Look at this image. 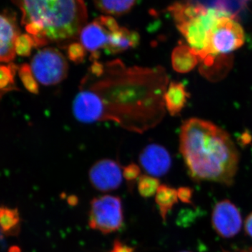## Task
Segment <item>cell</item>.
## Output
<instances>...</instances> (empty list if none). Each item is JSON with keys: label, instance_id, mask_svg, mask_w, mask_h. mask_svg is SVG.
Wrapping results in <instances>:
<instances>
[{"label": "cell", "instance_id": "cell-1", "mask_svg": "<svg viewBox=\"0 0 252 252\" xmlns=\"http://www.w3.org/2000/svg\"><path fill=\"white\" fill-rule=\"evenodd\" d=\"M167 85L161 67L127 66L119 59L94 61L81 79L73 114L84 124L113 122L125 130L144 133L165 116Z\"/></svg>", "mask_w": 252, "mask_h": 252}, {"label": "cell", "instance_id": "cell-2", "mask_svg": "<svg viewBox=\"0 0 252 252\" xmlns=\"http://www.w3.org/2000/svg\"><path fill=\"white\" fill-rule=\"evenodd\" d=\"M180 149L193 180L233 185L239 154L225 130L208 121L189 119L181 127Z\"/></svg>", "mask_w": 252, "mask_h": 252}, {"label": "cell", "instance_id": "cell-3", "mask_svg": "<svg viewBox=\"0 0 252 252\" xmlns=\"http://www.w3.org/2000/svg\"><path fill=\"white\" fill-rule=\"evenodd\" d=\"M22 23L35 48L75 39L87 21L84 0H17Z\"/></svg>", "mask_w": 252, "mask_h": 252}, {"label": "cell", "instance_id": "cell-4", "mask_svg": "<svg viewBox=\"0 0 252 252\" xmlns=\"http://www.w3.org/2000/svg\"><path fill=\"white\" fill-rule=\"evenodd\" d=\"M169 9L177 28L185 36L187 45L197 55L199 61L209 66V46L212 28L220 16L233 14L217 8H207L190 3H176Z\"/></svg>", "mask_w": 252, "mask_h": 252}, {"label": "cell", "instance_id": "cell-5", "mask_svg": "<svg viewBox=\"0 0 252 252\" xmlns=\"http://www.w3.org/2000/svg\"><path fill=\"white\" fill-rule=\"evenodd\" d=\"M233 15H225L217 19L210 38V64L217 56L229 54L245 44V32Z\"/></svg>", "mask_w": 252, "mask_h": 252}, {"label": "cell", "instance_id": "cell-6", "mask_svg": "<svg viewBox=\"0 0 252 252\" xmlns=\"http://www.w3.org/2000/svg\"><path fill=\"white\" fill-rule=\"evenodd\" d=\"M123 223L124 212L119 197L107 195L91 200L89 218L91 229L109 234L120 229Z\"/></svg>", "mask_w": 252, "mask_h": 252}, {"label": "cell", "instance_id": "cell-7", "mask_svg": "<svg viewBox=\"0 0 252 252\" xmlns=\"http://www.w3.org/2000/svg\"><path fill=\"white\" fill-rule=\"evenodd\" d=\"M32 72L43 86H55L67 77L69 65L59 49L48 47L39 50L31 60Z\"/></svg>", "mask_w": 252, "mask_h": 252}, {"label": "cell", "instance_id": "cell-8", "mask_svg": "<svg viewBox=\"0 0 252 252\" xmlns=\"http://www.w3.org/2000/svg\"><path fill=\"white\" fill-rule=\"evenodd\" d=\"M120 27L114 18L100 16L92 23L86 25L79 34L81 44L86 51L91 53V60L94 62L99 59V50L104 49L108 43L111 33Z\"/></svg>", "mask_w": 252, "mask_h": 252}, {"label": "cell", "instance_id": "cell-9", "mask_svg": "<svg viewBox=\"0 0 252 252\" xmlns=\"http://www.w3.org/2000/svg\"><path fill=\"white\" fill-rule=\"evenodd\" d=\"M212 224L217 234L224 238H230L240 232L243 220L238 207L230 200H223L214 207Z\"/></svg>", "mask_w": 252, "mask_h": 252}, {"label": "cell", "instance_id": "cell-10", "mask_svg": "<svg viewBox=\"0 0 252 252\" xmlns=\"http://www.w3.org/2000/svg\"><path fill=\"white\" fill-rule=\"evenodd\" d=\"M120 165L112 159L104 158L94 162L89 170V180L96 190L109 192L119 188L122 183Z\"/></svg>", "mask_w": 252, "mask_h": 252}, {"label": "cell", "instance_id": "cell-11", "mask_svg": "<svg viewBox=\"0 0 252 252\" xmlns=\"http://www.w3.org/2000/svg\"><path fill=\"white\" fill-rule=\"evenodd\" d=\"M139 161L148 175L160 177L166 175L171 168V156L165 147L158 144H151L141 152Z\"/></svg>", "mask_w": 252, "mask_h": 252}, {"label": "cell", "instance_id": "cell-12", "mask_svg": "<svg viewBox=\"0 0 252 252\" xmlns=\"http://www.w3.org/2000/svg\"><path fill=\"white\" fill-rule=\"evenodd\" d=\"M21 34L14 17L0 14V63H13L16 56V43Z\"/></svg>", "mask_w": 252, "mask_h": 252}, {"label": "cell", "instance_id": "cell-13", "mask_svg": "<svg viewBox=\"0 0 252 252\" xmlns=\"http://www.w3.org/2000/svg\"><path fill=\"white\" fill-rule=\"evenodd\" d=\"M140 39L138 33L120 27L118 31L111 33L104 50L109 54H119L130 48H135L139 45Z\"/></svg>", "mask_w": 252, "mask_h": 252}, {"label": "cell", "instance_id": "cell-14", "mask_svg": "<svg viewBox=\"0 0 252 252\" xmlns=\"http://www.w3.org/2000/svg\"><path fill=\"white\" fill-rule=\"evenodd\" d=\"M189 97V94L183 84L172 81L169 84L164 95L165 109L170 115H177L185 107Z\"/></svg>", "mask_w": 252, "mask_h": 252}, {"label": "cell", "instance_id": "cell-15", "mask_svg": "<svg viewBox=\"0 0 252 252\" xmlns=\"http://www.w3.org/2000/svg\"><path fill=\"white\" fill-rule=\"evenodd\" d=\"M199 59L193 50L187 44H180L172 53V68L178 73H188L198 64Z\"/></svg>", "mask_w": 252, "mask_h": 252}, {"label": "cell", "instance_id": "cell-16", "mask_svg": "<svg viewBox=\"0 0 252 252\" xmlns=\"http://www.w3.org/2000/svg\"><path fill=\"white\" fill-rule=\"evenodd\" d=\"M177 190L166 185H161L156 193V203L158 207L159 212L162 220H166L167 213L172 210L178 202Z\"/></svg>", "mask_w": 252, "mask_h": 252}, {"label": "cell", "instance_id": "cell-17", "mask_svg": "<svg viewBox=\"0 0 252 252\" xmlns=\"http://www.w3.org/2000/svg\"><path fill=\"white\" fill-rule=\"evenodd\" d=\"M20 219L18 209L0 207V230L4 234L17 233L19 230Z\"/></svg>", "mask_w": 252, "mask_h": 252}, {"label": "cell", "instance_id": "cell-18", "mask_svg": "<svg viewBox=\"0 0 252 252\" xmlns=\"http://www.w3.org/2000/svg\"><path fill=\"white\" fill-rule=\"evenodd\" d=\"M96 7L105 14L122 15L132 9L137 0H94Z\"/></svg>", "mask_w": 252, "mask_h": 252}, {"label": "cell", "instance_id": "cell-19", "mask_svg": "<svg viewBox=\"0 0 252 252\" xmlns=\"http://www.w3.org/2000/svg\"><path fill=\"white\" fill-rule=\"evenodd\" d=\"M18 67L14 63L0 64V96L16 90L15 83Z\"/></svg>", "mask_w": 252, "mask_h": 252}, {"label": "cell", "instance_id": "cell-20", "mask_svg": "<svg viewBox=\"0 0 252 252\" xmlns=\"http://www.w3.org/2000/svg\"><path fill=\"white\" fill-rule=\"evenodd\" d=\"M160 181L148 175H140L137 180V190L142 198H149L157 193Z\"/></svg>", "mask_w": 252, "mask_h": 252}, {"label": "cell", "instance_id": "cell-21", "mask_svg": "<svg viewBox=\"0 0 252 252\" xmlns=\"http://www.w3.org/2000/svg\"><path fill=\"white\" fill-rule=\"evenodd\" d=\"M18 74L25 88L31 94H38L39 84L32 72L30 64H21L20 67H18Z\"/></svg>", "mask_w": 252, "mask_h": 252}, {"label": "cell", "instance_id": "cell-22", "mask_svg": "<svg viewBox=\"0 0 252 252\" xmlns=\"http://www.w3.org/2000/svg\"><path fill=\"white\" fill-rule=\"evenodd\" d=\"M33 48H35V44L32 38L28 34H21L16 43V55L23 57L31 56Z\"/></svg>", "mask_w": 252, "mask_h": 252}, {"label": "cell", "instance_id": "cell-23", "mask_svg": "<svg viewBox=\"0 0 252 252\" xmlns=\"http://www.w3.org/2000/svg\"><path fill=\"white\" fill-rule=\"evenodd\" d=\"M67 58L69 61L80 64L84 62L86 56V49L81 43L74 42L67 46Z\"/></svg>", "mask_w": 252, "mask_h": 252}, {"label": "cell", "instance_id": "cell-24", "mask_svg": "<svg viewBox=\"0 0 252 252\" xmlns=\"http://www.w3.org/2000/svg\"><path fill=\"white\" fill-rule=\"evenodd\" d=\"M141 170L140 167L137 164L130 163L124 167L123 170V175L124 179L127 181L128 183L133 182L136 180H138L140 177Z\"/></svg>", "mask_w": 252, "mask_h": 252}, {"label": "cell", "instance_id": "cell-25", "mask_svg": "<svg viewBox=\"0 0 252 252\" xmlns=\"http://www.w3.org/2000/svg\"><path fill=\"white\" fill-rule=\"evenodd\" d=\"M178 198L184 203L192 204L193 190L189 187H181L177 190Z\"/></svg>", "mask_w": 252, "mask_h": 252}, {"label": "cell", "instance_id": "cell-26", "mask_svg": "<svg viewBox=\"0 0 252 252\" xmlns=\"http://www.w3.org/2000/svg\"><path fill=\"white\" fill-rule=\"evenodd\" d=\"M109 252H135V248L122 243L119 239H116Z\"/></svg>", "mask_w": 252, "mask_h": 252}, {"label": "cell", "instance_id": "cell-27", "mask_svg": "<svg viewBox=\"0 0 252 252\" xmlns=\"http://www.w3.org/2000/svg\"><path fill=\"white\" fill-rule=\"evenodd\" d=\"M245 230L247 234L252 238V212L245 220Z\"/></svg>", "mask_w": 252, "mask_h": 252}, {"label": "cell", "instance_id": "cell-28", "mask_svg": "<svg viewBox=\"0 0 252 252\" xmlns=\"http://www.w3.org/2000/svg\"><path fill=\"white\" fill-rule=\"evenodd\" d=\"M78 202H79V199H78L76 195H69L68 197L67 203L71 206H75V205H77Z\"/></svg>", "mask_w": 252, "mask_h": 252}, {"label": "cell", "instance_id": "cell-29", "mask_svg": "<svg viewBox=\"0 0 252 252\" xmlns=\"http://www.w3.org/2000/svg\"><path fill=\"white\" fill-rule=\"evenodd\" d=\"M9 252H21V248L18 246H13L10 248Z\"/></svg>", "mask_w": 252, "mask_h": 252}, {"label": "cell", "instance_id": "cell-30", "mask_svg": "<svg viewBox=\"0 0 252 252\" xmlns=\"http://www.w3.org/2000/svg\"></svg>", "mask_w": 252, "mask_h": 252}, {"label": "cell", "instance_id": "cell-31", "mask_svg": "<svg viewBox=\"0 0 252 252\" xmlns=\"http://www.w3.org/2000/svg\"><path fill=\"white\" fill-rule=\"evenodd\" d=\"M228 252L224 251V252Z\"/></svg>", "mask_w": 252, "mask_h": 252}]
</instances>
